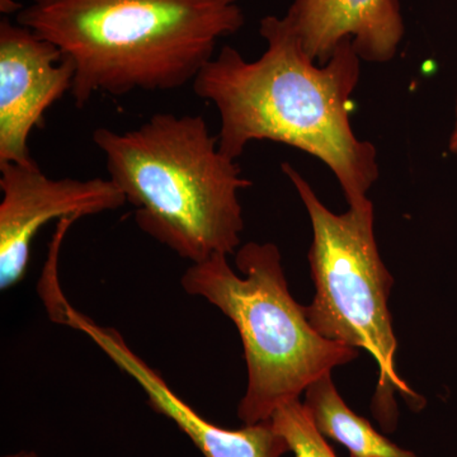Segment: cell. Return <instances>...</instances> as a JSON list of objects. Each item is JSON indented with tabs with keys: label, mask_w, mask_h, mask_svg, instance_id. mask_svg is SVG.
<instances>
[{
	"label": "cell",
	"mask_w": 457,
	"mask_h": 457,
	"mask_svg": "<svg viewBox=\"0 0 457 457\" xmlns=\"http://www.w3.org/2000/svg\"><path fill=\"white\" fill-rule=\"evenodd\" d=\"M73 327L137 381L145 393L147 405L179 427L204 457H282L290 453L270 420L228 429L201 416L171 390L163 376L131 350L116 328L102 326L83 312L74 318Z\"/></svg>",
	"instance_id": "ba28073f"
},
{
	"label": "cell",
	"mask_w": 457,
	"mask_h": 457,
	"mask_svg": "<svg viewBox=\"0 0 457 457\" xmlns=\"http://www.w3.org/2000/svg\"><path fill=\"white\" fill-rule=\"evenodd\" d=\"M285 18L321 65L345 40L363 62H390L405 32L399 0H294Z\"/></svg>",
	"instance_id": "9c48e42d"
},
{
	"label": "cell",
	"mask_w": 457,
	"mask_h": 457,
	"mask_svg": "<svg viewBox=\"0 0 457 457\" xmlns=\"http://www.w3.org/2000/svg\"><path fill=\"white\" fill-rule=\"evenodd\" d=\"M449 149L453 154H457V97L455 104V120H453V128L450 135Z\"/></svg>",
	"instance_id": "4fadbf2b"
},
{
	"label": "cell",
	"mask_w": 457,
	"mask_h": 457,
	"mask_svg": "<svg viewBox=\"0 0 457 457\" xmlns=\"http://www.w3.org/2000/svg\"><path fill=\"white\" fill-rule=\"evenodd\" d=\"M281 170L293 182L312 221L309 263L317 291L311 305L305 306L309 321L328 341L371 354L380 370L371 411L384 431H395L399 413L394 394H403L411 408H423L425 400L396 372L398 343L387 308L394 278L378 253L374 204L368 200L338 215L324 206L293 165L284 163Z\"/></svg>",
	"instance_id": "5b68a950"
},
{
	"label": "cell",
	"mask_w": 457,
	"mask_h": 457,
	"mask_svg": "<svg viewBox=\"0 0 457 457\" xmlns=\"http://www.w3.org/2000/svg\"><path fill=\"white\" fill-rule=\"evenodd\" d=\"M93 141L144 233L191 263L237 253L245 230L239 191L252 182L222 154L203 116L155 113L134 130L99 128Z\"/></svg>",
	"instance_id": "3957f363"
},
{
	"label": "cell",
	"mask_w": 457,
	"mask_h": 457,
	"mask_svg": "<svg viewBox=\"0 0 457 457\" xmlns=\"http://www.w3.org/2000/svg\"><path fill=\"white\" fill-rule=\"evenodd\" d=\"M276 431L285 438L295 457H337L312 422L302 400H294L278 409L270 418Z\"/></svg>",
	"instance_id": "8fae6325"
},
{
	"label": "cell",
	"mask_w": 457,
	"mask_h": 457,
	"mask_svg": "<svg viewBox=\"0 0 457 457\" xmlns=\"http://www.w3.org/2000/svg\"><path fill=\"white\" fill-rule=\"evenodd\" d=\"M260 33L267 49L257 60L224 46L194 80L220 117L219 149L237 161L253 141L296 147L333 171L350 207L365 203L378 179V153L351 125L362 62L351 40L318 66L285 17H264Z\"/></svg>",
	"instance_id": "6da1fadb"
},
{
	"label": "cell",
	"mask_w": 457,
	"mask_h": 457,
	"mask_svg": "<svg viewBox=\"0 0 457 457\" xmlns=\"http://www.w3.org/2000/svg\"><path fill=\"white\" fill-rule=\"evenodd\" d=\"M75 66L31 29L0 22V164H31L29 139L44 113L73 88Z\"/></svg>",
	"instance_id": "52a82bcc"
},
{
	"label": "cell",
	"mask_w": 457,
	"mask_h": 457,
	"mask_svg": "<svg viewBox=\"0 0 457 457\" xmlns=\"http://www.w3.org/2000/svg\"><path fill=\"white\" fill-rule=\"evenodd\" d=\"M23 5L18 3L17 0H0V11L2 13L7 14L18 13Z\"/></svg>",
	"instance_id": "7c38bea8"
},
{
	"label": "cell",
	"mask_w": 457,
	"mask_h": 457,
	"mask_svg": "<svg viewBox=\"0 0 457 457\" xmlns=\"http://www.w3.org/2000/svg\"><path fill=\"white\" fill-rule=\"evenodd\" d=\"M192 263L183 290L203 297L236 324L248 384L237 405L243 425L266 422L282 405L300 400L309 385L359 357L357 348L328 341L312 329L305 306L288 290L282 257L273 243H246L236 253Z\"/></svg>",
	"instance_id": "277c9868"
},
{
	"label": "cell",
	"mask_w": 457,
	"mask_h": 457,
	"mask_svg": "<svg viewBox=\"0 0 457 457\" xmlns=\"http://www.w3.org/2000/svg\"><path fill=\"white\" fill-rule=\"evenodd\" d=\"M239 0H29L17 13L75 66L71 96L170 92L194 83L218 42L245 26Z\"/></svg>",
	"instance_id": "7a4b0ae2"
},
{
	"label": "cell",
	"mask_w": 457,
	"mask_h": 457,
	"mask_svg": "<svg viewBox=\"0 0 457 457\" xmlns=\"http://www.w3.org/2000/svg\"><path fill=\"white\" fill-rule=\"evenodd\" d=\"M0 290L20 284L29 267L33 237L45 224L113 212L126 203L110 179H53L31 164H0Z\"/></svg>",
	"instance_id": "8992f818"
},
{
	"label": "cell",
	"mask_w": 457,
	"mask_h": 457,
	"mask_svg": "<svg viewBox=\"0 0 457 457\" xmlns=\"http://www.w3.org/2000/svg\"><path fill=\"white\" fill-rule=\"evenodd\" d=\"M303 408L323 437L338 442L350 457H420L376 431L339 395L332 374H326L305 390Z\"/></svg>",
	"instance_id": "30bf717a"
},
{
	"label": "cell",
	"mask_w": 457,
	"mask_h": 457,
	"mask_svg": "<svg viewBox=\"0 0 457 457\" xmlns=\"http://www.w3.org/2000/svg\"><path fill=\"white\" fill-rule=\"evenodd\" d=\"M3 457H40L35 451H21V453H12V455Z\"/></svg>",
	"instance_id": "5bb4252c"
}]
</instances>
